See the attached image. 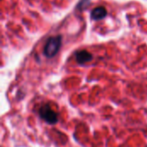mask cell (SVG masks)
Returning <instances> with one entry per match:
<instances>
[{
  "mask_svg": "<svg viewBox=\"0 0 147 147\" xmlns=\"http://www.w3.org/2000/svg\"><path fill=\"white\" fill-rule=\"evenodd\" d=\"M61 44H62L61 35H55V36L49 37L44 47V50H43L44 55L49 59L54 57L59 51L61 47Z\"/></svg>",
  "mask_w": 147,
  "mask_h": 147,
  "instance_id": "obj_1",
  "label": "cell"
},
{
  "mask_svg": "<svg viewBox=\"0 0 147 147\" xmlns=\"http://www.w3.org/2000/svg\"><path fill=\"white\" fill-rule=\"evenodd\" d=\"M39 115L49 125H54L59 121V115L51 108L49 104H43L39 109Z\"/></svg>",
  "mask_w": 147,
  "mask_h": 147,
  "instance_id": "obj_2",
  "label": "cell"
},
{
  "mask_svg": "<svg viewBox=\"0 0 147 147\" xmlns=\"http://www.w3.org/2000/svg\"><path fill=\"white\" fill-rule=\"evenodd\" d=\"M107 14H108L107 9L104 6H98L92 9L90 13V17L93 20L98 21V20L103 19L107 16Z\"/></svg>",
  "mask_w": 147,
  "mask_h": 147,
  "instance_id": "obj_4",
  "label": "cell"
},
{
  "mask_svg": "<svg viewBox=\"0 0 147 147\" xmlns=\"http://www.w3.org/2000/svg\"><path fill=\"white\" fill-rule=\"evenodd\" d=\"M76 56V61L78 64H85L87 62H90L93 59V55L89 53L87 50H79L75 53Z\"/></svg>",
  "mask_w": 147,
  "mask_h": 147,
  "instance_id": "obj_3",
  "label": "cell"
}]
</instances>
